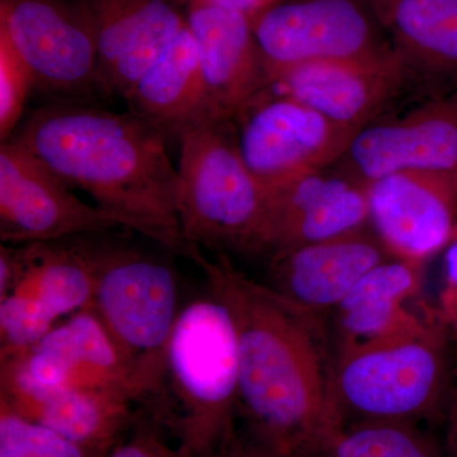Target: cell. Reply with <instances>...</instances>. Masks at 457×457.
I'll return each mask as SVG.
<instances>
[{
    "label": "cell",
    "mask_w": 457,
    "mask_h": 457,
    "mask_svg": "<svg viewBox=\"0 0 457 457\" xmlns=\"http://www.w3.org/2000/svg\"><path fill=\"white\" fill-rule=\"evenodd\" d=\"M237 330L239 413L251 437L287 457H315L339 427L332 400L335 350L326 317L239 270L230 255L186 246Z\"/></svg>",
    "instance_id": "obj_1"
},
{
    "label": "cell",
    "mask_w": 457,
    "mask_h": 457,
    "mask_svg": "<svg viewBox=\"0 0 457 457\" xmlns=\"http://www.w3.org/2000/svg\"><path fill=\"white\" fill-rule=\"evenodd\" d=\"M11 139L130 230L185 254L177 210L179 170L168 155L170 140L139 114L53 102L33 111Z\"/></svg>",
    "instance_id": "obj_2"
},
{
    "label": "cell",
    "mask_w": 457,
    "mask_h": 457,
    "mask_svg": "<svg viewBox=\"0 0 457 457\" xmlns=\"http://www.w3.org/2000/svg\"><path fill=\"white\" fill-rule=\"evenodd\" d=\"M453 347L435 306L423 303L395 332L335 351L332 400L339 426L444 423L457 368Z\"/></svg>",
    "instance_id": "obj_3"
},
{
    "label": "cell",
    "mask_w": 457,
    "mask_h": 457,
    "mask_svg": "<svg viewBox=\"0 0 457 457\" xmlns=\"http://www.w3.org/2000/svg\"><path fill=\"white\" fill-rule=\"evenodd\" d=\"M195 457H215L236 435L239 357L233 318L207 291L183 305L149 403Z\"/></svg>",
    "instance_id": "obj_4"
},
{
    "label": "cell",
    "mask_w": 457,
    "mask_h": 457,
    "mask_svg": "<svg viewBox=\"0 0 457 457\" xmlns=\"http://www.w3.org/2000/svg\"><path fill=\"white\" fill-rule=\"evenodd\" d=\"M177 143V210L186 245L260 255L270 189L246 165L233 121L212 117Z\"/></svg>",
    "instance_id": "obj_5"
},
{
    "label": "cell",
    "mask_w": 457,
    "mask_h": 457,
    "mask_svg": "<svg viewBox=\"0 0 457 457\" xmlns=\"http://www.w3.org/2000/svg\"><path fill=\"white\" fill-rule=\"evenodd\" d=\"M111 234L84 237L96 272L90 309L128 363L140 403H150L183 308L179 276L164 258Z\"/></svg>",
    "instance_id": "obj_6"
},
{
    "label": "cell",
    "mask_w": 457,
    "mask_h": 457,
    "mask_svg": "<svg viewBox=\"0 0 457 457\" xmlns=\"http://www.w3.org/2000/svg\"><path fill=\"white\" fill-rule=\"evenodd\" d=\"M0 36L31 71L35 89L55 102L89 104L104 95L97 44L86 9L59 0H2Z\"/></svg>",
    "instance_id": "obj_7"
},
{
    "label": "cell",
    "mask_w": 457,
    "mask_h": 457,
    "mask_svg": "<svg viewBox=\"0 0 457 457\" xmlns=\"http://www.w3.org/2000/svg\"><path fill=\"white\" fill-rule=\"evenodd\" d=\"M233 123L246 165L269 189L335 167L359 132L270 88Z\"/></svg>",
    "instance_id": "obj_8"
},
{
    "label": "cell",
    "mask_w": 457,
    "mask_h": 457,
    "mask_svg": "<svg viewBox=\"0 0 457 457\" xmlns=\"http://www.w3.org/2000/svg\"><path fill=\"white\" fill-rule=\"evenodd\" d=\"M267 73L396 54L363 0H282L252 18Z\"/></svg>",
    "instance_id": "obj_9"
},
{
    "label": "cell",
    "mask_w": 457,
    "mask_h": 457,
    "mask_svg": "<svg viewBox=\"0 0 457 457\" xmlns=\"http://www.w3.org/2000/svg\"><path fill=\"white\" fill-rule=\"evenodd\" d=\"M129 228L119 216L87 204L16 140L0 146V240L5 245L57 242Z\"/></svg>",
    "instance_id": "obj_10"
},
{
    "label": "cell",
    "mask_w": 457,
    "mask_h": 457,
    "mask_svg": "<svg viewBox=\"0 0 457 457\" xmlns=\"http://www.w3.org/2000/svg\"><path fill=\"white\" fill-rule=\"evenodd\" d=\"M369 225L392 257L426 264L457 237V174L398 171L368 185Z\"/></svg>",
    "instance_id": "obj_11"
},
{
    "label": "cell",
    "mask_w": 457,
    "mask_h": 457,
    "mask_svg": "<svg viewBox=\"0 0 457 457\" xmlns=\"http://www.w3.org/2000/svg\"><path fill=\"white\" fill-rule=\"evenodd\" d=\"M335 167L365 185L398 171L457 174V88L361 129Z\"/></svg>",
    "instance_id": "obj_12"
},
{
    "label": "cell",
    "mask_w": 457,
    "mask_h": 457,
    "mask_svg": "<svg viewBox=\"0 0 457 457\" xmlns=\"http://www.w3.org/2000/svg\"><path fill=\"white\" fill-rule=\"evenodd\" d=\"M369 225L368 185L338 168L270 189L261 253L267 260Z\"/></svg>",
    "instance_id": "obj_13"
},
{
    "label": "cell",
    "mask_w": 457,
    "mask_h": 457,
    "mask_svg": "<svg viewBox=\"0 0 457 457\" xmlns=\"http://www.w3.org/2000/svg\"><path fill=\"white\" fill-rule=\"evenodd\" d=\"M408 71L396 54L309 62L270 71L269 88L360 131L392 101Z\"/></svg>",
    "instance_id": "obj_14"
},
{
    "label": "cell",
    "mask_w": 457,
    "mask_h": 457,
    "mask_svg": "<svg viewBox=\"0 0 457 457\" xmlns=\"http://www.w3.org/2000/svg\"><path fill=\"white\" fill-rule=\"evenodd\" d=\"M104 95L128 97L132 87L187 25L176 0H87Z\"/></svg>",
    "instance_id": "obj_15"
},
{
    "label": "cell",
    "mask_w": 457,
    "mask_h": 457,
    "mask_svg": "<svg viewBox=\"0 0 457 457\" xmlns=\"http://www.w3.org/2000/svg\"><path fill=\"white\" fill-rule=\"evenodd\" d=\"M390 258L368 225L270 258L269 286L306 311L327 317L370 270Z\"/></svg>",
    "instance_id": "obj_16"
},
{
    "label": "cell",
    "mask_w": 457,
    "mask_h": 457,
    "mask_svg": "<svg viewBox=\"0 0 457 457\" xmlns=\"http://www.w3.org/2000/svg\"><path fill=\"white\" fill-rule=\"evenodd\" d=\"M210 104L221 119L237 116L269 88V73L255 41L252 20L240 12L187 7Z\"/></svg>",
    "instance_id": "obj_17"
},
{
    "label": "cell",
    "mask_w": 457,
    "mask_h": 457,
    "mask_svg": "<svg viewBox=\"0 0 457 457\" xmlns=\"http://www.w3.org/2000/svg\"><path fill=\"white\" fill-rule=\"evenodd\" d=\"M95 264L84 237L0 245V296L25 295L57 320L92 305Z\"/></svg>",
    "instance_id": "obj_18"
},
{
    "label": "cell",
    "mask_w": 457,
    "mask_h": 457,
    "mask_svg": "<svg viewBox=\"0 0 457 457\" xmlns=\"http://www.w3.org/2000/svg\"><path fill=\"white\" fill-rule=\"evenodd\" d=\"M126 101L132 112L161 129L168 140L179 141L188 129L219 117L207 97L196 42L187 25L141 75Z\"/></svg>",
    "instance_id": "obj_19"
},
{
    "label": "cell",
    "mask_w": 457,
    "mask_h": 457,
    "mask_svg": "<svg viewBox=\"0 0 457 457\" xmlns=\"http://www.w3.org/2000/svg\"><path fill=\"white\" fill-rule=\"evenodd\" d=\"M426 264L390 258L370 270L332 312L333 350L395 332L420 312Z\"/></svg>",
    "instance_id": "obj_20"
},
{
    "label": "cell",
    "mask_w": 457,
    "mask_h": 457,
    "mask_svg": "<svg viewBox=\"0 0 457 457\" xmlns=\"http://www.w3.org/2000/svg\"><path fill=\"white\" fill-rule=\"evenodd\" d=\"M408 71L457 88V0H363Z\"/></svg>",
    "instance_id": "obj_21"
},
{
    "label": "cell",
    "mask_w": 457,
    "mask_h": 457,
    "mask_svg": "<svg viewBox=\"0 0 457 457\" xmlns=\"http://www.w3.org/2000/svg\"><path fill=\"white\" fill-rule=\"evenodd\" d=\"M137 403L125 390L71 387L16 407L3 404L66 440L107 453L131 426Z\"/></svg>",
    "instance_id": "obj_22"
},
{
    "label": "cell",
    "mask_w": 457,
    "mask_h": 457,
    "mask_svg": "<svg viewBox=\"0 0 457 457\" xmlns=\"http://www.w3.org/2000/svg\"><path fill=\"white\" fill-rule=\"evenodd\" d=\"M315 457H446V453L420 425L368 420L339 426Z\"/></svg>",
    "instance_id": "obj_23"
},
{
    "label": "cell",
    "mask_w": 457,
    "mask_h": 457,
    "mask_svg": "<svg viewBox=\"0 0 457 457\" xmlns=\"http://www.w3.org/2000/svg\"><path fill=\"white\" fill-rule=\"evenodd\" d=\"M18 416L0 403V457H104Z\"/></svg>",
    "instance_id": "obj_24"
},
{
    "label": "cell",
    "mask_w": 457,
    "mask_h": 457,
    "mask_svg": "<svg viewBox=\"0 0 457 457\" xmlns=\"http://www.w3.org/2000/svg\"><path fill=\"white\" fill-rule=\"evenodd\" d=\"M59 323L31 297L9 294L0 300V360L32 347Z\"/></svg>",
    "instance_id": "obj_25"
},
{
    "label": "cell",
    "mask_w": 457,
    "mask_h": 457,
    "mask_svg": "<svg viewBox=\"0 0 457 457\" xmlns=\"http://www.w3.org/2000/svg\"><path fill=\"white\" fill-rule=\"evenodd\" d=\"M35 89L31 71L0 36V137L11 139L21 125L29 93Z\"/></svg>",
    "instance_id": "obj_26"
},
{
    "label": "cell",
    "mask_w": 457,
    "mask_h": 457,
    "mask_svg": "<svg viewBox=\"0 0 457 457\" xmlns=\"http://www.w3.org/2000/svg\"><path fill=\"white\" fill-rule=\"evenodd\" d=\"M104 457H195L188 451L171 446L154 429L141 428L129 438H121Z\"/></svg>",
    "instance_id": "obj_27"
},
{
    "label": "cell",
    "mask_w": 457,
    "mask_h": 457,
    "mask_svg": "<svg viewBox=\"0 0 457 457\" xmlns=\"http://www.w3.org/2000/svg\"><path fill=\"white\" fill-rule=\"evenodd\" d=\"M442 275V287L435 308L447 336L457 347V237L445 249Z\"/></svg>",
    "instance_id": "obj_28"
},
{
    "label": "cell",
    "mask_w": 457,
    "mask_h": 457,
    "mask_svg": "<svg viewBox=\"0 0 457 457\" xmlns=\"http://www.w3.org/2000/svg\"><path fill=\"white\" fill-rule=\"evenodd\" d=\"M215 457H287L253 437L240 438L234 435Z\"/></svg>",
    "instance_id": "obj_29"
},
{
    "label": "cell",
    "mask_w": 457,
    "mask_h": 457,
    "mask_svg": "<svg viewBox=\"0 0 457 457\" xmlns=\"http://www.w3.org/2000/svg\"><path fill=\"white\" fill-rule=\"evenodd\" d=\"M183 2L187 3V7L198 5V7H216L240 12L251 20L266 8L264 0H183Z\"/></svg>",
    "instance_id": "obj_30"
},
{
    "label": "cell",
    "mask_w": 457,
    "mask_h": 457,
    "mask_svg": "<svg viewBox=\"0 0 457 457\" xmlns=\"http://www.w3.org/2000/svg\"><path fill=\"white\" fill-rule=\"evenodd\" d=\"M444 426L446 429L444 444L446 457H457V368Z\"/></svg>",
    "instance_id": "obj_31"
},
{
    "label": "cell",
    "mask_w": 457,
    "mask_h": 457,
    "mask_svg": "<svg viewBox=\"0 0 457 457\" xmlns=\"http://www.w3.org/2000/svg\"><path fill=\"white\" fill-rule=\"evenodd\" d=\"M266 2V8L270 7V5L276 4V3L282 2V0H264Z\"/></svg>",
    "instance_id": "obj_32"
}]
</instances>
